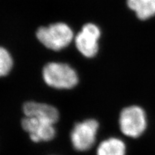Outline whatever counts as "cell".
Segmentation results:
<instances>
[{
	"label": "cell",
	"mask_w": 155,
	"mask_h": 155,
	"mask_svg": "<svg viewBox=\"0 0 155 155\" xmlns=\"http://www.w3.org/2000/svg\"><path fill=\"white\" fill-rule=\"evenodd\" d=\"M37 38L48 49L58 51L71 43L73 39V32L68 25L63 22L42 27L37 31Z\"/></svg>",
	"instance_id": "cell-1"
},
{
	"label": "cell",
	"mask_w": 155,
	"mask_h": 155,
	"mask_svg": "<svg viewBox=\"0 0 155 155\" xmlns=\"http://www.w3.org/2000/svg\"><path fill=\"white\" fill-rule=\"evenodd\" d=\"M42 76L46 84L58 89L73 88L78 82L76 72L65 63L47 64L42 71Z\"/></svg>",
	"instance_id": "cell-2"
},
{
	"label": "cell",
	"mask_w": 155,
	"mask_h": 155,
	"mask_svg": "<svg viewBox=\"0 0 155 155\" xmlns=\"http://www.w3.org/2000/svg\"><path fill=\"white\" fill-rule=\"evenodd\" d=\"M119 123L120 130L125 136L138 138L147 129L146 114L139 106H129L121 111Z\"/></svg>",
	"instance_id": "cell-3"
},
{
	"label": "cell",
	"mask_w": 155,
	"mask_h": 155,
	"mask_svg": "<svg viewBox=\"0 0 155 155\" xmlns=\"http://www.w3.org/2000/svg\"><path fill=\"white\" fill-rule=\"evenodd\" d=\"M99 124L96 119H86L78 122L71 132L73 148L78 152H86L94 147L96 141Z\"/></svg>",
	"instance_id": "cell-4"
},
{
	"label": "cell",
	"mask_w": 155,
	"mask_h": 155,
	"mask_svg": "<svg viewBox=\"0 0 155 155\" xmlns=\"http://www.w3.org/2000/svg\"><path fill=\"white\" fill-rule=\"evenodd\" d=\"M22 127L30 135L33 142L50 141L55 137L56 130L54 124L33 117L25 116L21 122Z\"/></svg>",
	"instance_id": "cell-5"
},
{
	"label": "cell",
	"mask_w": 155,
	"mask_h": 155,
	"mask_svg": "<svg viewBox=\"0 0 155 155\" xmlns=\"http://www.w3.org/2000/svg\"><path fill=\"white\" fill-rule=\"evenodd\" d=\"M101 31L96 25L88 23L83 27L82 30L75 37V45L85 57L92 58L98 50V40Z\"/></svg>",
	"instance_id": "cell-6"
},
{
	"label": "cell",
	"mask_w": 155,
	"mask_h": 155,
	"mask_svg": "<svg viewBox=\"0 0 155 155\" xmlns=\"http://www.w3.org/2000/svg\"><path fill=\"white\" fill-rule=\"evenodd\" d=\"M23 112L25 116L35 118L53 124H55L59 120V112L57 108L47 104L27 102L23 106Z\"/></svg>",
	"instance_id": "cell-7"
},
{
	"label": "cell",
	"mask_w": 155,
	"mask_h": 155,
	"mask_svg": "<svg viewBox=\"0 0 155 155\" xmlns=\"http://www.w3.org/2000/svg\"><path fill=\"white\" fill-rule=\"evenodd\" d=\"M127 147L121 139L111 137L105 139L98 145L96 155H126Z\"/></svg>",
	"instance_id": "cell-8"
},
{
	"label": "cell",
	"mask_w": 155,
	"mask_h": 155,
	"mask_svg": "<svg viewBox=\"0 0 155 155\" xmlns=\"http://www.w3.org/2000/svg\"><path fill=\"white\" fill-rule=\"evenodd\" d=\"M127 5L142 20L155 15V0H127Z\"/></svg>",
	"instance_id": "cell-9"
},
{
	"label": "cell",
	"mask_w": 155,
	"mask_h": 155,
	"mask_svg": "<svg viewBox=\"0 0 155 155\" xmlns=\"http://www.w3.org/2000/svg\"><path fill=\"white\" fill-rule=\"evenodd\" d=\"M12 65L13 61L10 54L5 48L0 47V77L8 74Z\"/></svg>",
	"instance_id": "cell-10"
}]
</instances>
